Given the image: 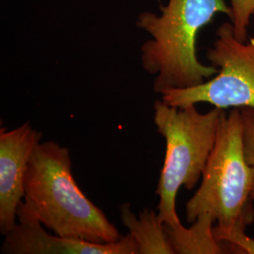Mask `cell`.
Instances as JSON below:
<instances>
[{
	"instance_id": "8992f818",
	"label": "cell",
	"mask_w": 254,
	"mask_h": 254,
	"mask_svg": "<svg viewBox=\"0 0 254 254\" xmlns=\"http://www.w3.org/2000/svg\"><path fill=\"white\" fill-rule=\"evenodd\" d=\"M42 136L29 122L11 130L0 129V232L4 236L17 224L27 166Z\"/></svg>"
},
{
	"instance_id": "ba28073f",
	"label": "cell",
	"mask_w": 254,
	"mask_h": 254,
	"mask_svg": "<svg viewBox=\"0 0 254 254\" xmlns=\"http://www.w3.org/2000/svg\"><path fill=\"white\" fill-rule=\"evenodd\" d=\"M120 211L123 224L137 244L138 254H175L165 224L153 210L144 209L138 218L129 203L122 204Z\"/></svg>"
},
{
	"instance_id": "52a82bcc",
	"label": "cell",
	"mask_w": 254,
	"mask_h": 254,
	"mask_svg": "<svg viewBox=\"0 0 254 254\" xmlns=\"http://www.w3.org/2000/svg\"><path fill=\"white\" fill-rule=\"evenodd\" d=\"M38 221H19L5 239L1 253L9 254H138V248L129 234L112 243L90 241L51 235Z\"/></svg>"
},
{
	"instance_id": "277c9868",
	"label": "cell",
	"mask_w": 254,
	"mask_h": 254,
	"mask_svg": "<svg viewBox=\"0 0 254 254\" xmlns=\"http://www.w3.org/2000/svg\"><path fill=\"white\" fill-rule=\"evenodd\" d=\"M224 109L214 108L200 113L196 105L175 108L157 100L154 122L166 140V154L156 194L158 218L165 225L182 224L176 211V199L182 187L192 190L202 177L217 140Z\"/></svg>"
},
{
	"instance_id": "30bf717a",
	"label": "cell",
	"mask_w": 254,
	"mask_h": 254,
	"mask_svg": "<svg viewBox=\"0 0 254 254\" xmlns=\"http://www.w3.org/2000/svg\"><path fill=\"white\" fill-rule=\"evenodd\" d=\"M231 23L234 34L240 42L248 41V28L251 17L254 14V0H230Z\"/></svg>"
},
{
	"instance_id": "9c48e42d",
	"label": "cell",
	"mask_w": 254,
	"mask_h": 254,
	"mask_svg": "<svg viewBox=\"0 0 254 254\" xmlns=\"http://www.w3.org/2000/svg\"><path fill=\"white\" fill-rule=\"evenodd\" d=\"M214 226L215 222L211 217L200 215L192 222L191 227L180 224L175 227L165 225V228L175 254H227L231 249L216 238Z\"/></svg>"
},
{
	"instance_id": "6da1fadb",
	"label": "cell",
	"mask_w": 254,
	"mask_h": 254,
	"mask_svg": "<svg viewBox=\"0 0 254 254\" xmlns=\"http://www.w3.org/2000/svg\"><path fill=\"white\" fill-rule=\"evenodd\" d=\"M254 167L246 159L241 110H224L200 188L186 204L187 221L209 216L218 241L240 254H254V240L246 236L254 221Z\"/></svg>"
},
{
	"instance_id": "7c38bea8",
	"label": "cell",
	"mask_w": 254,
	"mask_h": 254,
	"mask_svg": "<svg viewBox=\"0 0 254 254\" xmlns=\"http://www.w3.org/2000/svg\"></svg>"
},
{
	"instance_id": "8fae6325",
	"label": "cell",
	"mask_w": 254,
	"mask_h": 254,
	"mask_svg": "<svg viewBox=\"0 0 254 254\" xmlns=\"http://www.w3.org/2000/svg\"><path fill=\"white\" fill-rule=\"evenodd\" d=\"M244 127V149L247 162L254 167V109H240Z\"/></svg>"
},
{
	"instance_id": "7a4b0ae2",
	"label": "cell",
	"mask_w": 254,
	"mask_h": 254,
	"mask_svg": "<svg viewBox=\"0 0 254 254\" xmlns=\"http://www.w3.org/2000/svg\"><path fill=\"white\" fill-rule=\"evenodd\" d=\"M17 218L38 221L58 236L97 244L123 236L76 184L69 149L52 140L40 142L30 157Z\"/></svg>"
},
{
	"instance_id": "5b68a950",
	"label": "cell",
	"mask_w": 254,
	"mask_h": 254,
	"mask_svg": "<svg viewBox=\"0 0 254 254\" xmlns=\"http://www.w3.org/2000/svg\"><path fill=\"white\" fill-rule=\"evenodd\" d=\"M206 58L218 72L195 87L164 91L161 100L175 108L208 103L218 109H254V38L240 42L232 23L217 31V40Z\"/></svg>"
},
{
	"instance_id": "3957f363",
	"label": "cell",
	"mask_w": 254,
	"mask_h": 254,
	"mask_svg": "<svg viewBox=\"0 0 254 254\" xmlns=\"http://www.w3.org/2000/svg\"><path fill=\"white\" fill-rule=\"evenodd\" d=\"M159 9L160 15L145 11L136 20V26L152 37L140 51L144 70L156 75L154 92L195 87L216 75L218 68L198 60L196 40L217 13L230 17L226 1L169 0Z\"/></svg>"
}]
</instances>
